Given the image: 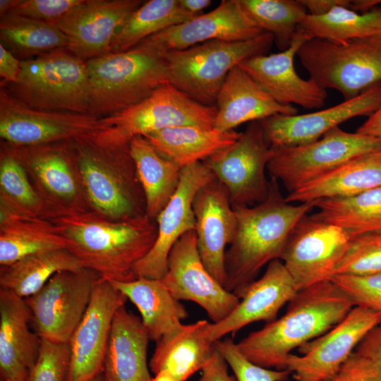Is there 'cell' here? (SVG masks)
Instances as JSON below:
<instances>
[{"label":"cell","mask_w":381,"mask_h":381,"mask_svg":"<svg viewBox=\"0 0 381 381\" xmlns=\"http://www.w3.org/2000/svg\"><path fill=\"white\" fill-rule=\"evenodd\" d=\"M318 212L312 216L339 226L353 237L381 231V187L348 196L314 201Z\"/></svg>","instance_id":"obj_37"},{"label":"cell","mask_w":381,"mask_h":381,"mask_svg":"<svg viewBox=\"0 0 381 381\" xmlns=\"http://www.w3.org/2000/svg\"><path fill=\"white\" fill-rule=\"evenodd\" d=\"M229 365L216 349L211 358L201 370L199 381H236L234 375L228 373Z\"/></svg>","instance_id":"obj_49"},{"label":"cell","mask_w":381,"mask_h":381,"mask_svg":"<svg viewBox=\"0 0 381 381\" xmlns=\"http://www.w3.org/2000/svg\"><path fill=\"white\" fill-rule=\"evenodd\" d=\"M354 306L381 311V272L370 274H335L331 279Z\"/></svg>","instance_id":"obj_45"},{"label":"cell","mask_w":381,"mask_h":381,"mask_svg":"<svg viewBox=\"0 0 381 381\" xmlns=\"http://www.w3.org/2000/svg\"><path fill=\"white\" fill-rule=\"evenodd\" d=\"M325 381H381V370L368 358L353 352L339 370Z\"/></svg>","instance_id":"obj_47"},{"label":"cell","mask_w":381,"mask_h":381,"mask_svg":"<svg viewBox=\"0 0 381 381\" xmlns=\"http://www.w3.org/2000/svg\"><path fill=\"white\" fill-rule=\"evenodd\" d=\"M297 55L310 78L339 91L344 100L381 83V43L372 37L344 44L310 40Z\"/></svg>","instance_id":"obj_8"},{"label":"cell","mask_w":381,"mask_h":381,"mask_svg":"<svg viewBox=\"0 0 381 381\" xmlns=\"http://www.w3.org/2000/svg\"><path fill=\"white\" fill-rule=\"evenodd\" d=\"M271 148L267 171L290 193L359 155L381 148V138L338 126L310 143Z\"/></svg>","instance_id":"obj_10"},{"label":"cell","mask_w":381,"mask_h":381,"mask_svg":"<svg viewBox=\"0 0 381 381\" xmlns=\"http://www.w3.org/2000/svg\"><path fill=\"white\" fill-rule=\"evenodd\" d=\"M150 337L141 319L125 306L116 312L102 370V381H151Z\"/></svg>","instance_id":"obj_28"},{"label":"cell","mask_w":381,"mask_h":381,"mask_svg":"<svg viewBox=\"0 0 381 381\" xmlns=\"http://www.w3.org/2000/svg\"><path fill=\"white\" fill-rule=\"evenodd\" d=\"M214 346L232 370L236 381H286L291 374L287 370H272L252 363L230 338L214 341Z\"/></svg>","instance_id":"obj_43"},{"label":"cell","mask_w":381,"mask_h":381,"mask_svg":"<svg viewBox=\"0 0 381 381\" xmlns=\"http://www.w3.org/2000/svg\"><path fill=\"white\" fill-rule=\"evenodd\" d=\"M298 291L282 261L270 262L262 276L246 287L234 310L222 321L211 323L210 338L216 341L250 323L275 320L282 307Z\"/></svg>","instance_id":"obj_25"},{"label":"cell","mask_w":381,"mask_h":381,"mask_svg":"<svg viewBox=\"0 0 381 381\" xmlns=\"http://www.w3.org/2000/svg\"><path fill=\"white\" fill-rule=\"evenodd\" d=\"M83 0H16L8 14L56 23ZM8 15V14H7Z\"/></svg>","instance_id":"obj_46"},{"label":"cell","mask_w":381,"mask_h":381,"mask_svg":"<svg viewBox=\"0 0 381 381\" xmlns=\"http://www.w3.org/2000/svg\"><path fill=\"white\" fill-rule=\"evenodd\" d=\"M217 109L193 99L165 83L139 103L103 117L107 128L94 140L104 145H122L135 136H145L165 128L181 126L214 127Z\"/></svg>","instance_id":"obj_9"},{"label":"cell","mask_w":381,"mask_h":381,"mask_svg":"<svg viewBox=\"0 0 381 381\" xmlns=\"http://www.w3.org/2000/svg\"><path fill=\"white\" fill-rule=\"evenodd\" d=\"M0 208L20 216L47 220L58 216L32 184L20 163L1 147Z\"/></svg>","instance_id":"obj_40"},{"label":"cell","mask_w":381,"mask_h":381,"mask_svg":"<svg viewBox=\"0 0 381 381\" xmlns=\"http://www.w3.org/2000/svg\"><path fill=\"white\" fill-rule=\"evenodd\" d=\"M179 3L186 12L196 16L210 6L212 1L210 0H179Z\"/></svg>","instance_id":"obj_53"},{"label":"cell","mask_w":381,"mask_h":381,"mask_svg":"<svg viewBox=\"0 0 381 381\" xmlns=\"http://www.w3.org/2000/svg\"><path fill=\"white\" fill-rule=\"evenodd\" d=\"M193 210L195 232L201 260L224 287L226 281V248L236 229V216L225 186L215 177L196 193Z\"/></svg>","instance_id":"obj_23"},{"label":"cell","mask_w":381,"mask_h":381,"mask_svg":"<svg viewBox=\"0 0 381 381\" xmlns=\"http://www.w3.org/2000/svg\"><path fill=\"white\" fill-rule=\"evenodd\" d=\"M264 33L244 11L239 0H222L212 11L167 28L143 41L166 53L212 40L246 41Z\"/></svg>","instance_id":"obj_22"},{"label":"cell","mask_w":381,"mask_h":381,"mask_svg":"<svg viewBox=\"0 0 381 381\" xmlns=\"http://www.w3.org/2000/svg\"><path fill=\"white\" fill-rule=\"evenodd\" d=\"M1 43L22 60L68 47V40L56 23L14 14L1 17Z\"/></svg>","instance_id":"obj_39"},{"label":"cell","mask_w":381,"mask_h":381,"mask_svg":"<svg viewBox=\"0 0 381 381\" xmlns=\"http://www.w3.org/2000/svg\"><path fill=\"white\" fill-rule=\"evenodd\" d=\"M354 352L368 358L381 370V322L367 334Z\"/></svg>","instance_id":"obj_48"},{"label":"cell","mask_w":381,"mask_h":381,"mask_svg":"<svg viewBox=\"0 0 381 381\" xmlns=\"http://www.w3.org/2000/svg\"><path fill=\"white\" fill-rule=\"evenodd\" d=\"M151 381H178L175 377L167 370H162L155 374Z\"/></svg>","instance_id":"obj_56"},{"label":"cell","mask_w":381,"mask_h":381,"mask_svg":"<svg viewBox=\"0 0 381 381\" xmlns=\"http://www.w3.org/2000/svg\"><path fill=\"white\" fill-rule=\"evenodd\" d=\"M165 54L143 41L128 51L86 61L89 114H116L169 83Z\"/></svg>","instance_id":"obj_4"},{"label":"cell","mask_w":381,"mask_h":381,"mask_svg":"<svg viewBox=\"0 0 381 381\" xmlns=\"http://www.w3.org/2000/svg\"><path fill=\"white\" fill-rule=\"evenodd\" d=\"M31 320L25 298L0 289L1 381L28 371L37 359L42 339Z\"/></svg>","instance_id":"obj_27"},{"label":"cell","mask_w":381,"mask_h":381,"mask_svg":"<svg viewBox=\"0 0 381 381\" xmlns=\"http://www.w3.org/2000/svg\"><path fill=\"white\" fill-rule=\"evenodd\" d=\"M21 68V59L0 43V77L1 85L16 83Z\"/></svg>","instance_id":"obj_50"},{"label":"cell","mask_w":381,"mask_h":381,"mask_svg":"<svg viewBox=\"0 0 381 381\" xmlns=\"http://www.w3.org/2000/svg\"><path fill=\"white\" fill-rule=\"evenodd\" d=\"M215 107L214 128L221 131H233L243 123L277 114L298 113L294 105L276 102L238 66L227 75L217 95Z\"/></svg>","instance_id":"obj_26"},{"label":"cell","mask_w":381,"mask_h":381,"mask_svg":"<svg viewBox=\"0 0 381 381\" xmlns=\"http://www.w3.org/2000/svg\"><path fill=\"white\" fill-rule=\"evenodd\" d=\"M241 133L214 127L181 126L151 133L145 137L164 158L180 167L205 162L232 146Z\"/></svg>","instance_id":"obj_31"},{"label":"cell","mask_w":381,"mask_h":381,"mask_svg":"<svg viewBox=\"0 0 381 381\" xmlns=\"http://www.w3.org/2000/svg\"><path fill=\"white\" fill-rule=\"evenodd\" d=\"M109 282L138 308L150 340L157 341L175 332L188 316L161 279L138 277L130 282Z\"/></svg>","instance_id":"obj_32"},{"label":"cell","mask_w":381,"mask_h":381,"mask_svg":"<svg viewBox=\"0 0 381 381\" xmlns=\"http://www.w3.org/2000/svg\"><path fill=\"white\" fill-rule=\"evenodd\" d=\"M381 4L379 0H355L350 1V9L362 13L368 12Z\"/></svg>","instance_id":"obj_54"},{"label":"cell","mask_w":381,"mask_h":381,"mask_svg":"<svg viewBox=\"0 0 381 381\" xmlns=\"http://www.w3.org/2000/svg\"><path fill=\"white\" fill-rule=\"evenodd\" d=\"M274 41L265 32L246 41L212 40L167 52L168 82L198 102L215 106L230 71L247 59L267 54Z\"/></svg>","instance_id":"obj_7"},{"label":"cell","mask_w":381,"mask_h":381,"mask_svg":"<svg viewBox=\"0 0 381 381\" xmlns=\"http://www.w3.org/2000/svg\"><path fill=\"white\" fill-rule=\"evenodd\" d=\"M306 41L296 33L286 49L250 57L238 66L276 102L308 109L321 108L327 97L326 90L311 78H301L294 68V57Z\"/></svg>","instance_id":"obj_24"},{"label":"cell","mask_w":381,"mask_h":381,"mask_svg":"<svg viewBox=\"0 0 381 381\" xmlns=\"http://www.w3.org/2000/svg\"><path fill=\"white\" fill-rule=\"evenodd\" d=\"M314 207V202H288L280 191L278 181L272 178L263 202L233 207L236 229L225 253L224 288L241 298L263 267L281 260L293 229Z\"/></svg>","instance_id":"obj_2"},{"label":"cell","mask_w":381,"mask_h":381,"mask_svg":"<svg viewBox=\"0 0 381 381\" xmlns=\"http://www.w3.org/2000/svg\"><path fill=\"white\" fill-rule=\"evenodd\" d=\"M69 360L68 343L42 339L38 358L28 370L26 381H66Z\"/></svg>","instance_id":"obj_44"},{"label":"cell","mask_w":381,"mask_h":381,"mask_svg":"<svg viewBox=\"0 0 381 381\" xmlns=\"http://www.w3.org/2000/svg\"><path fill=\"white\" fill-rule=\"evenodd\" d=\"M194 17L181 7L179 0L145 1L117 30L110 53L128 51L152 35Z\"/></svg>","instance_id":"obj_38"},{"label":"cell","mask_w":381,"mask_h":381,"mask_svg":"<svg viewBox=\"0 0 381 381\" xmlns=\"http://www.w3.org/2000/svg\"><path fill=\"white\" fill-rule=\"evenodd\" d=\"M129 147L145 193L147 215L155 220L176 190L182 168L162 157L143 136L133 137Z\"/></svg>","instance_id":"obj_34"},{"label":"cell","mask_w":381,"mask_h":381,"mask_svg":"<svg viewBox=\"0 0 381 381\" xmlns=\"http://www.w3.org/2000/svg\"><path fill=\"white\" fill-rule=\"evenodd\" d=\"M380 106L381 83L325 109L304 114H277L260 121L270 147H292L316 141L352 118L370 116Z\"/></svg>","instance_id":"obj_20"},{"label":"cell","mask_w":381,"mask_h":381,"mask_svg":"<svg viewBox=\"0 0 381 381\" xmlns=\"http://www.w3.org/2000/svg\"><path fill=\"white\" fill-rule=\"evenodd\" d=\"M351 238L343 228L308 214L293 229L281 260L301 290L332 279Z\"/></svg>","instance_id":"obj_14"},{"label":"cell","mask_w":381,"mask_h":381,"mask_svg":"<svg viewBox=\"0 0 381 381\" xmlns=\"http://www.w3.org/2000/svg\"><path fill=\"white\" fill-rule=\"evenodd\" d=\"M249 18L263 32L273 35L281 49H286L308 14L300 0H239Z\"/></svg>","instance_id":"obj_41"},{"label":"cell","mask_w":381,"mask_h":381,"mask_svg":"<svg viewBox=\"0 0 381 381\" xmlns=\"http://www.w3.org/2000/svg\"><path fill=\"white\" fill-rule=\"evenodd\" d=\"M357 133L381 138V106L357 129Z\"/></svg>","instance_id":"obj_52"},{"label":"cell","mask_w":381,"mask_h":381,"mask_svg":"<svg viewBox=\"0 0 381 381\" xmlns=\"http://www.w3.org/2000/svg\"><path fill=\"white\" fill-rule=\"evenodd\" d=\"M72 142L31 146L1 144L20 163L32 184L58 215L92 210Z\"/></svg>","instance_id":"obj_12"},{"label":"cell","mask_w":381,"mask_h":381,"mask_svg":"<svg viewBox=\"0 0 381 381\" xmlns=\"http://www.w3.org/2000/svg\"><path fill=\"white\" fill-rule=\"evenodd\" d=\"M16 0H0V16L1 17L11 13Z\"/></svg>","instance_id":"obj_55"},{"label":"cell","mask_w":381,"mask_h":381,"mask_svg":"<svg viewBox=\"0 0 381 381\" xmlns=\"http://www.w3.org/2000/svg\"><path fill=\"white\" fill-rule=\"evenodd\" d=\"M354 307L331 280L299 290L286 313L250 333L236 344L252 363L266 368L286 370L291 351L325 334Z\"/></svg>","instance_id":"obj_3"},{"label":"cell","mask_w":381,"mask_h":381,"mask_svg":"<svg viewBox=\"0 0 381 381\" xmlns=\"http://www.w3.org/2000/svg\"><path fill=\"white\" fill-rule=\"evenodd\" d=\"M305 6L308 14L312 16H322L329 13L337 6L350 8L349 0H300Z\"/></svg>","instance_id":"obj_51"},{"label":"cell","mask_w":381,"mask_h":381,"mask_svg":"<svg viewBox=\"0 0 381 381\" xmlns=\"http://www.w3.org/2000/svg\"><path fill=\"white\" fill-rule=\"evenodd\" d=\"M143 0H83L56 22L68 40L66 49L88 61L111 52L114 37Z\"/></svg>","instance_id":"obj_21"},{"label":"cell","mask_w":381,"mask_h":381,"mask_svg":"<svg viewBox=\"0 0 381 381\" xmlns=\"http://www.w3.org/2000/svg\"><path fill=\"white\" fill-rule=\"evenodd\" d=\"M90 381H102V374L96 376L95 377H94L93 379L90 380Z\"/></svg>","instance_id":"obj_59"},{"label":"cell","mask_w":381,"mask_h":381,"mask_svg":"<svg viewBox=\"0 0 381 381\" xmlns=\"http://www.w3.org/2000/svg\"><path fill=\"white\" fill-rule=\"evenodd\" d=\"M381 272V231L352 237L337 265L336 274H370Z\"/></svg>","instance_id":"obj_42"},{"label":"cell","mask_w":381,"mask_h":381,"mask_svg":"<svg viewBox=\"0 0 381 381\" xmlns=\"http://www.w3.org/2000/svg\"><path fill=\"white\" fill-rule=\"evenodd\" d=\"M161 280L176 299L199 305L212 323L224 320L240 302L206 269L198 252L195 230L183 234L174 244L169 255L167 271Z\"/></svg>","instance_id":"obj_17"},{"label":"cell","mask_w":381,"mask_h":381,"mask_svg":"<svg viewBox=\"0 0 381 381\" xmlns=\"http://www.w3.org/2000/svg\"><path fill=\"white\" fill-rule=\"evenodd\" d=\"M381 30V6L366 13L337 6L322 16L307 14L297 33L308 40L320 39L337 44L375 37Z\"/></svg>","instance_id":"obj_35"},{"label":"cell","mask_w":381,"mask_h":381,"mask_svg":"<svg viewBox=\"0 0 381 381\" xmlns=\"http://www.w3.org/2000/svg\"><path fill=\"white\" fill-rule=\"evenodd\" d=\"M377 42L381 43V30L373 37H372Z\"/></svg>","instance_id":"obj_58"},{"label":"cell","mask_w":381,"mask_h":381,"mask_svg":"<svg viewBox=\"0 0 381 381\" xmlns=\"http://www.w3.org/2000/svg\"><path fill=\"white\" fill-rule=\"evenodd\" d=\"M211 323L201 320L183 325L158 340L149 364L152 372L167 370L178 381H186L201 370L216 350L209 336Z\"/></svg>","instance_id":"obj_29"},{"label":"cell","mask_w":381,"mask_h":381,"mask_svg":"<svg viewBox=\"0 0 381 381\" xmlns=\"http://www.w3.org/2000/svg\"><path fill=\"white\" fill-rule=\"evenodd\" d=\"M1 87L33 109L89 114L86 61L66 48L21 60L17 81Z\"/></svg>","instance_id":"obj_6"},{"label":"cell","mask_w":381,"mask_h":381,"mask_svg":"<svg viewBox=\"0 0 381 381\" xmlns=\"http://www.w3.org/2000/svg\"><path fill=\"white\" fill-rule=\"evenodd\" d=\"M28 372V371L20 373L16 376L5 380L4 381H26Z\"/></svg>","instance_id":"obj_57"},{"label":"cell","mask_w":381,"mask_h":381,"mask_svg":"<svg viewBox=\"0 0 381 381\" xmlns=\"http://www.w3.org/2000/svg\"><path fill=\"white\" fill-rule=\"evenodd\" d=\"M272 156L262 124L255 121L248 123L232 146L204 162L226 188L233 207L253 206L268 195L265 171Z\"/></svg>","instance_id":"obj_15"},{"label":"cell","mask_w":381,"mask_h":381,"mask_svg":"<svg viewBox=\"0 0 381 381\" xmlns=\"http://www.w3.org/2000/svg\"><path fill=\"white\" fill-rule=\"evenodd\" d=\"M50 221L68 240V250L83 268L109 281L135 279V265L157 236L156 221L147 215L114 220L90 210L64 213Z\"/></svg>","instance_id":"obj_1"},{"label":"cell","mask_w":381,"mask_h":381,"mask_svg":"<svg viewBox=\"0 0 381 381\" xmlns=\"http://www.w3.org/2000/svg\"><path fill=\"white\" fill-rule=\"evenodd\" d=\"M126 301L109 280L100 279L68 343L70 360L66 381H90L102 373L114 315Z\"/></svg>","instance_id":"obj_19"},{"label":"cell","mask_w":381,"mask_h":381,"mask_svg":"<svg viewBox=\"0 0 381 381\" xmlns=\"http://www.w3.org/2000/svg\"><path fill=\"white\" fill-rule=\"evenodd\" d=\"M68 247V240L50 220L20 216L0 208V267Z\"/></svg>","instance_id":"obj_33"},{"label":"cell","mask_w":381,"mask_h":381,"mask_svg":"<svg viewBox=\"0 0 381 381\" xmlns=\"http://www.w3.org/2000/svg\"><path fill=\"white\" fill-rule=\"evenodd\" d=\"M381 187V148L359 155L285 197L288 202H311L348 197Z\"/></svg>","instance_id":"obj_30"},{"label":"cell","mask_w":381,"mask_h":381,"mask_svg":"<svg viewBox=\"0 0 381 381\" xmlns=\"http://www.w3.org/2000/svg\"><path fill=\"white\" fill-rule=\"evenodd\" d=\"M102 278L86 268L55 274L39 291L25 298L33 331L42 339L68 343Z\"/></svg>","instance_id":"obj_11"},{"label":"cell","mask_w":381,"mask_h":381,"mask_svg":"<svg viewBox=\"0 0 381 381\" xmlns=\"http://www.w3.org/2000/svg\"><path fill=\"white\" fill-rule=\"evenodd\" d=\"M107 128L88 114L33 109L0 89V137L11 146H31L95 138Z\"/></svg>","instance_id":"obj_13"},{"label":"cell","mask_w":381,"mask_h":381,"mask_svg":"<svg viewBox=\"0 0 381 381\" xmlns=\"http://www.w3.org/2000/svg\"><path fill=\"white\" fill-rule=\"evenodd\" d=\"M72 143L92 210L114 220L147 215L145 196L129 143L104 145L94 138Z\"/></svg>","instance_id":"obj_5"},{"label":"cell","mask_w":381,"mask_h":381,"mask_svg":"<svg viewBox=\"0 0 381 381\" xmlns=\"http://www.w3.org/2000/svg\"><path fill=\"white\" fill-rule=\"evenodd\" d=\"M81 268L67 249L37 253L0 267V289L26 298L39 291L57 272Z\"/></svg>","instance_id":"obj_36"},{"label":"cell","mask_w":381,"mask_h":381,"mask_svg":"<svg viewBox=\"0 0 381 381\" xmlns=\"http://www.w3.org/2000/svg\"><path fill=\"white\" fill-rule=\"evenodd\" d=\"M381 322V311L354 306L338 324L291 353L286 368L296 381H325L349 359L362 339Z\"/></svg>","instance_id":"obj_16"},{"label":"cell","mask_w":381,"mask_h":381,"mask_svg":"<svg viewBox=\"0 0 381 381\" xmlns=\"http://www.w3.org/2000/svg\"><path fill=\"white\" fill-rule=\"evenodd\" d=\"M214 178L204 162L182 168L176 190L155 219L156 241L148 253L135 265L134 274L137 278H163L167 271L171 248L183 234L195 230L193 202L196 193Z\"/></svg>","instance_id":"obj_18"}]
</instances>
